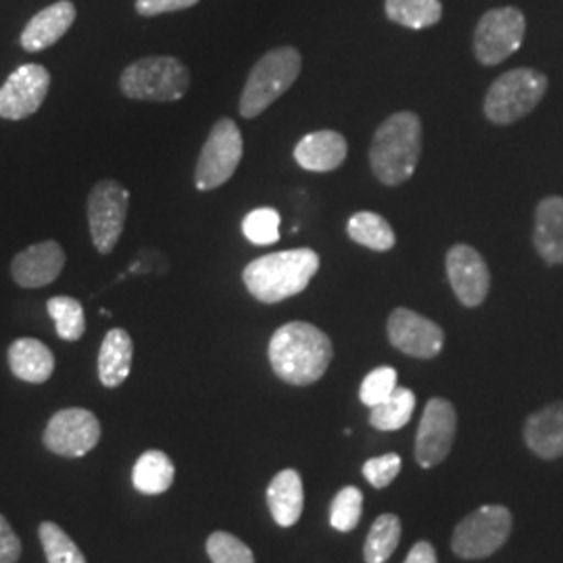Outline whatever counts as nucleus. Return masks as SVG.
<instances>
[{
	"mask_svg": "<svg viewBox=\"0 0 563 563\" xmlns=\"http://www.w3.org/2000/svg\"><path fill=\"white\" fill-rule=\"evenodd\" d=\"M267 355L282 383L309 386L325 374L334 357V349L328 334L318 325L290 322L274 332Z\"/></svg>",
	"mask_w": 563,
	"mask_h": 563,
	"instance_id": "obj_1",
	"label": "nucleus"
},
{
	"mask_svg": "<svg viewBox=\"0 0 563 563\" xmlns=\"http://www.w3.org/2000/svg\"><path fill=\"white\" fill-rule=\"evenodd\" d=\"M320 255L313 249H292L253 260L242 272L246 290L257 301L274 305L302 292L320 272Z\"/></svg>",
	"mask_w": 563,
	"mask_h": 563,
	"instance_id": "obj_2",
	"label": "nucleus"
},
{
	"mask_svg": "<svg viewBox=\"0 0 563 563\" xmlns=\"http://www.w3.org/2000/svg\"><path fill=\"white\" fill-rule=\"evenodd\" d=\"M422 157V121L411 111H399L376 130L369 146V165L386 186L409 180Z\"/></svg>",
	"mask_w": 563,
	"mask_h": 563,
	"instance_id": "obj_3",
	"label": "nucleus"
},
{
	"mask_svg": "<svg viewBox=\"0 0 563 563\" xmlns=\"http://www.w3.org/2000/svg\"><path fill=\"white\" fill-rule=\"evenodd\" d=\"M302 57L295 46H280L265 53L251 69L241 97V115L253 120L262 115L301 76Z\"/></svg>",
	"mask_w": 563,
	"mask_h": 563,
	"instance_id": "obj_4",
	"label": "nucleus"
},
{
	"mask_svg": "<svg viewBox=\"0 0 563 563\" xmlns=\"http://www.w3.org/2000/svg\"><path fill=\"white\" fill-rule=\"evenodd\" d=\"M190 86L188 67L176 57H144L128 65L120 76V90L132 101H180Z\"/></svg>",
	"mask_w": 563,
	"mask_h": 563,
	"instance_id": "obj_5",
	"label": "nucleus"
},
{
	"mask_svg": "<svg viewBox=\"0 0 563 563\" xmlns=\"http://www.w3.org/2000/svg\"><path fill=\"white\" fill-rule=\"evenodd\" d=\"M547 76L537 69H511L490 84L484 99L486 120L511 125L537 109L547 92Z\"/></svg>",
	"mask_w": 563,
	"mask_h": 563,
	"instance_id": "obj_6",
	"label": "nucleus"
},
{
	"mask_svg": "<svg viewBox=\"0 0 563 563\" xmlns=\"http://www.w3.org/2000/svg\"><path fill=\"white\" fill-rule=\"evenodd\" d=\"M511 511L504 505H483L457 523L451 547L462 560H483L497 553L511 534Z\"/></svg>",
	"mask_w": 563,
	"mask_h": 563,
	"instance_id": "obj_7",
	"label": "nucleus"
},
{
	"mask_svg": "<svg viewBox=\"0 0 563 563\" xmlns=\"http://www.w3.org/2000/svg\"><path fill=\"white\" fill-rule=\"evenodd\" d=\"M244 142L239 125L228 118L218 121L207 141L202 144L201 155L195 169L197 188L207 192L220 188L230 180L241 165Z\"/></svg>",
	"mask_w": 563,
	"mask_h": 563,
	"instance_id": "obj_8",
	"label": "nucleus"
},
{
	"mask_svg": "<svg viewBox=\"0 0 563 563\" xmlns=\"http://www.w3.org/2000/svg\"><path fill=\"white\" fill-rule=\"evenodd\" d=\"M130 192L118 180L95 184L88 197V225L95 249L109 255L118 246L125 228Z\"/></svg>",
	"mask_w": 563,
	"mask_h": 563,
	"instance_id": "obj_9",
	"label": "nucleus"
},
{
	"mask_svg": "<svg viewBox=\"0 0 563 563\" xmlns=\"http://www.w3.org/2000/svg\"><path fill=\"white\" fill-rule=\"evenodd\" d=\"M526 18L516 7H499L484 13L474 32V53L483 65H499L522 46Z\"/></svg>",
	"mask_w": 563,
	"mask_h": 563,
	"instance_id": "obj_10",
	"label": "nucleus"
},
{
	"mask_svg": "<svg viewBox=\"0 0 563 563\" xmlns=\"http://www.w3.org/2000/svg\"><path fill=\"white\" fill-rule=\"evenodd\" d=\"M44 446L67 460H78L88 455L101 441L99 418L81 407H69L57 411L44 430Z\"/></svg>",
	"mask_w": 563,
	"mask_h": 563,
	"instance_id": "obj_11",
	"label": "nucleus"
},
{
	"mask_svg": "<svg viewBox=\"0 0 563 563\" xmlns=\"http://www.w3.org/2000/svg\"><path fill=\"white\" fill-rule=\"evenodd\" d=\"M457 430V411L453 402L434 397L423 407L422 422L416 437V462L426 470L446 460Z\"/></svg>",
	"mask_w": 563,
	"mask_h": 563,
	"instance_id": "obj_12",
	"label": "nucleus"
},
{
	"mask_svg": "<svg viewBox=\"0 0 563 563\" xmlns=\"http://www.w3.org/2000/svg\"><path fill=\"white\" fill-rule=\"evenodd\" d=\"M51 88V74L38 63L18 67L0 86V118L20 121L34 115Z\"/></svg>",
	"mask_w": 563,
	"mask_h": 563,
	"instance_id": "obj_13",
	"label": "nucleus"
},
{
	"mask_svg": "<svg viewBox=\"0 0 563 563\" xmlns=\"http://www.w3.org/2000/svg\"><path fill=\"white\" fill-rule=\"evenodd\" d=\"M386 332L395 349L416 360H432L443 351V328L405 307L390 313Z\"/></svg>",
	"mask_w": 563,
	"mask_h": 563,
	"instance_id": "obj_14",
	"label": "nucleus"
},
{
	"mask_svg": "<svg viewBox=\"0 0 563 563\" xmlns=\"http://www.w3.org/2000/svg\"><path fill=\"white\" fill-rule=\"evenodd\" d=\"M449 284L463 307L483 305L490 290V272L483 255L470 244H455L446 253Z\"/></svg>",
	"mask_w": 563,
	"mask_h": 563,
	"instance_id": "obj_15",
	"label": "nucleus"
},
{
	"mask_svg": "<svg viewBox=\"0 0 563 563\" xmlns=\"http://www.w3.org/2000/svg\"><path fill=\"white\" fill-rule=\"evenodd\" d=\"M65 267V251L57 241L27 246L11 262V276L21 288H42L57 280Z\"/></svg>",
	"mask_w": 563,
	"mask_h": 563,
	"instance_id": "obj_16",
	"label": "nucleus"
},
{
	"mask_svg": "<svg viewBox=\"0 0 563 563\" xmlns=\"http://www.w3.org/2000/svg\"><path fill=\"white\" fill-rule=\"evenodd\" d=\"M76 21V4L69 0H59L41 13H36L21 32V46L27 53H41L57 42L69 32V27Z\"/></svg>",
	"mask_w": 563,
	"mask_h": 563,
	"instance_id": "obj_17",
	"label": "nucleus"
},
{
	"mask_svg": "<svg viewBox=\"0 0 563 563\" xmlns=\"http://www.w3.org/2000/svg\"><path fill=\"white\" fill-rule=\"evenodd\" d=\"M523 441L541 460L563 457V401L534 411L523 423Z\"/></svg>",
	"mask_w": 563,
	"mask_h": 563,
	"instance_id": "obj_18",
	"label": "nucleus"
},
{
	"mask_svg": "<svg viewBox=\"0 0 563 563\" xmlns=\"http://www.w3.org/2000/svg\"><path fill=\"white\" fill-rule=\"evenodd\" d=\"M349 153L346 139L334 130H320L313 134H307L295 146V162L307 172L325 174L339 169Z\"/></svg>",
	"mask_w": 563,
	"mask_h": 563,
	"instance_id": "obj_19",
	"label": "nucleus"
},
{
	"mask_svg": "<svg viewBox=\"0 0 563 563\" xmlns=\"http://www.w3.org/2000/svg\"><path fill=\"white\" fill-rule=\"evenodd\" d=\"M534 249L549 265L563 263V197H547L534 211Z\"/></svg>",
	"mask_w": 563,
	"mask_h": 563,
	"instance_id": "obj_20",
	"label": "nucleus"
},
{
	"mask_svg": "<svg viewBox=\"0 0 563 563\" xmlns=\"http://www.w3.org/2000/svg\"><path fill=\"white\" fill-rule=\"evenodd\" d=\"M7 360L11 374L23 383H46L55 372V355L38 339H18L11 342Z\"/></svg>",
	"mask_w": 563,
	"mask_h": 563,
	"instance_id": "obj_21",
	"label": "nucleus"
},
{
	"mask_svg": "<svg viewBox=\"0 0 563 563\" xmlns=\"http://www.w3.org/2000/svg\"><path fill=\"white\" fill-rule=\"evenodd\" d=\"M134 362V342L123 328H113L102 339L99 351V380L107 388H118L128 380Z\"/></svg>",
	"mask_w": 563,
	"mask_h": 563,
	"instance_id": "obj_22",
	"label": "nucleus"
},
{
	"mask_svg": "<svg viewBox=\"0 0 563 563\" xmlns=\"http://www.w3.org/2000/svg\"><path fill=\"white\" fill-rule=\"evenodd\" d=\"M267 505L272 518L282 528H290L299 522L305 507L301 474L297 470H282L267 486Z\"/></svg>",
	"mask_w": 563,
	"mask_h": 563,
	"instance_id": "obj_23",
	"label": "nucleus"
},
{
	"mask_svg": "<svg viewBox=\"0 0 563 563\" xmlns=\"http://www.w3.org/2000/svg\"><path fill=\"white\" fill-rule=\"evenodd\" d=\"M176 478V467L163 451H146L134 463L132 470V484L142 495H163L172 488Z\"/></svg>",
	"mask_w": 563,
	"mask_h": 563,
	"instance_id": "obj_24",
	"label": "nucleus"
},
{
	"mask_svg": "<svg viewBox=\"0 0 563 563\" xmlns=\"http://www.w3.org/2000/svg\"><path fill=\"white\" fill-rule=\"evenodd\" d=\"M386 18L409 30H426L443 18L441 0H386Z\"/></svg>",
	"mask_w": 563,
	"mask_h": 563,
	"instance_id": "obj_25",
	"label": "nucleus"
},
{
	"mask_svg": "<svg viewBox=\"0 0 563 563\" xmlns=\"http://www.w3.org/2000/svg\"><path fill=\"white\" fill-rule=\"evenodd\" d=\"M346 232H349L351 241L367 246L372 251H378V253L390 251L397 242L395 230L390 228V223L374 211L355 213L346 223Z\"/></svg>",
	"mask_w": 563,
	"mask_h": 563,
	"instance_id": "obj_26",
	"label": "nucleus"
},
{
	"mask_svg": "<svg viewBox=\"0 0 563 563\" xmlns=\"http://www.w3.org/2000/svg\"><path fill=\"white\" fill-rule=\"evenodd\" d=\"M401 520L395 514H383L372 523L363 547L365 563H386L401 541Z\"/></svg>",
	"mask_w": 563,
	"mask_h": 563,
	"instance_id": "obj_27",
	"label": "nucleus"
},
{
	"mask_svg": "<svg viewBox=\"0 0 563 563\" xmlns=\"http://www.w3.org/2000/svg\"><path fill=\"white\" fill-rule=\"evenodd\" d=\"M413 411H416V395H413V390L397 386L395 393L386 401L372 407L369 423L376 430L395 432V430H401L402 426L409 423Z\"/></svg>",
	"mask_w": 563,
	"mask_h": 563,
	"instance_id": "obj_28",
	"label": "nucleus"
},
{
	"mask_svg": "<svg viewBox=\"0 0 563 563\" xmlns=\"http://www.w3.org/2000/svg\"><path fill=\"white\" fill-rule=\"evenodd\" d=\"M46 311L55 322V330L60 341H80L86 332L84 307L74 297H53L46 302Z\"/></svg>",
	"mask_w": 563,
	"mask_h": 563,
	"instance_id": "obj_29",
	"label": "nucleus"
},
{
	"mask_svg": "<svg viewBox=\"0 0 563 563\" xmlns=\"http://www.w3.org/2000/svg\"><path fill=\"white\" fill-rule=\"evenodd\" d=\"M42 549L48 563H88L80 547L60 528L59 523L42 522L38 528Z\"/></svg>",
	"mask_w": 563,
	"mask_h": 563,
	"instance_id": "obj_30",
	"label": "nucleus"
},
{
	"mask_svg": "<svg viewBox=\"0 0 563 563\" xmlns=\"http://www.w3.org/2000/svg\"><path fill=\"white\" fill-rule=\"evenodd\" d=\"M244 239L257 246L276 244L280 241V213L272 207H262L251 211L242 222Z\"/></svg>",
	"mask_w": 563,
	"mask_h": 563,
	"instance_id": "obj_31",
	"label": "nucleus"
},
{
	"mask_svg": "<svg viewBox=\"0 0 563 563\" xmlns=\"http://www.w3.org/2000/svg\"><path fill=\"white\" fill-rule=\"evenodd\" d=\"M363 495L357 486H344L330 505V523L341 532H351L362 520Z\"/></svg>",
	"mask_w": 563,
	"mask_h": 563,
	"instance_id": "obj_32",
	"label": "nucleus"
},
{
	"mask_svg": "<svg viewBox=\"0 0 563 563\" xmlns=\"http://www.w3.org/2000/svg\"><path fill=\"white\" fill-rule=\"evenodd\" d=\"M207 555L213 563H255L253 551L239 537L223 530L207 539Z\"/></svg>",
	"mask_w": 563,
	"mask_h": 563,
	"instance_id": "obj_33",
	"label": "nucleus"
},
{
	"mask_svg": "<svg viewBox=\"0 0 563 563\" xmlns=\"http://www.w3.org/2000/svg\"><path fill=\"white\" fill-rule=\"evenodd\" d=\"M397 388V369L393 367H376L363 378L362 388H360V399L363 405L369 409L386 401Z\"/></svg>",
	"mask_w": 563,
	"mask_h": 563,
	"instance_id": "obj_34",
	"label": "nucleus"
},
{
	"mask_svg": "<svg viewBox=\"0 0 563 563\" xmlns=\"http://www.w3.org/2000/svg\"><path fill=\"white\" fill-rule=\"evenodd\" d=\"M401 457L397 453H386L363 463V476L374 488H386L401 472Z\"/></svg>",
	"mask_w": 563,
	"mask_h": 563,
	"instance_id": "obj_35",
	"label": "nucleus"
},
{
	"mask_svg": "<svg viewBox=\"0 0 563 563\" xmlns=\"http://www.w3.org/2000/svg\"><path fill=\"white\" fill-rule=\"evenodd\" d=\"M199 0H136V11L142 18H157L195 7Z\"/></svg>",
	"mask_w": 563,
	"mask_h": 563,
	"instance_id": "obj_36",
	"label": "nucleus"
},
{
	"mask_svg": "<svg viewBox=\"0 0 563 563\" xmlns=\"http://www.w3.org/2000/svg\"><path fill=\"white\" fill-rule=\"evenodd\" d=\"M21 558V541L9 520L0 514V563H18Z\"/></svg>",
	"mask_w": 563,
	"mask_h": 563,
	"instance_id": "obj_37",
	"label": "nucleus"
},
{
	"mask_svg": "<svg viewBox=\"0 0 563 563\" xmlns=\"http://www.w3.org/2000/svg\"><path fill=\"white\" fill-rule=\"evenodd\" d=\"M405 563H439V560H437L434 547L428 543V541H420V543H416L411 547V551H409Z\"/></svg>",
	"mask_w": 563,
	"mask_h": 563,
	"instance_id": "obj_38",
	"label": "nucleus"
}]
</instances>
